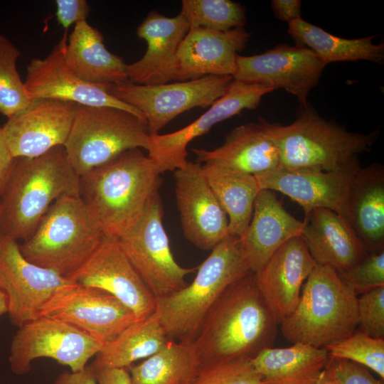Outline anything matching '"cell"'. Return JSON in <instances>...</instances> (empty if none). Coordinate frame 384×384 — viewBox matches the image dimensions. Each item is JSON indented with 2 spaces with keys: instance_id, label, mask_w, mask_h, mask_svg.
Here are the masks:
<instances>
[{
  "instance_id": "obj_8",
  "label": "cell",
  "mask_w": 384,
  "mask_h": 384,
  "mask_svg": "<svg viewBox=\"0 0 384 384\" xmlns=\"http://www.w3.org/2000/svg\"><path fill=\"white\" fill-rule=\"evenodd\" d=\"M149 146L146 119L119 108L76 104L63 146L73 169L81 176L127 150L148 151Z\"/></svg>"
},
{
  "instance_id": "obj_13",
  "label": "cell",
  "mask_w": 384,
  "mask_h": 384,
  "mask_svg": "<svg viewBox=\"0 0 384 384\" xmlns=\"http://www.w3.org/2000/svg\"><path fill=\"white\" fill-rule=\"evenodd\" d=\"M325 66L311 50L282 43L260 54L238 55L233 78L274 90L284 89L297 98L300 107H306Z\"/></svg>"
},
{
  "instance_id": "obj_11",
  "label": "cell",
  "mask_w": 384,
  "mask_h": 384,
  "mask_svg": "<svg viewBox=\"0 0 384 384\" xmlns=\"http://www.w3.org/2000/svg\"><path fill=\"white\" fill-rule=\"evenodd\" d=\"M105 343L61 320L40 316L18 327L14 336L9 361L16 375L29 372L31 363L48 358L66 366L73 372L87 366Z\"/></svg>"
},
{
  "instance_id": "obj_5",
  "label": "cell",
  "mask_w": 384,
  "mask_h": 384,
  "mask_svg": "<svg viewBox=\"0 0 384 384\" xmlns=\"http://www.w3.org/2000/svg\"><path fill=\"white\" fill-rule=\"evenodd\" d=\"M193 282L156 299V312L170 340L191 344L224 291L247 272L240 238L229 235L196 267Z\"/></svg>"
},
{
  "instance_id": "obj_42",
  "label": "cell",
  "mask_w": 384,
  "mask_h": 384,
  "mask_svg": "<svg viewBox=\"0 0 384 384\" xmlns=\"http://www.w3.org/2000/svg\"><path fill=\"white\" fill-rule=\"evenodd\" d=\"M272 9L276 17L288 23L302 18V3L299 0H272Z\"/></svg>"
},
{
  "instance_id": "obj_46",
  "label": "cell",
  "mask_w": 384,
  "mask_h": 384,
  "mask_svg": "<svg viewBox=\"0 0 384 384\" xmlns=\"http://www.w3.org/2000/svg\"><path fill=\"white\" fill-rule=\"evenodd\" d=\"M8 312L7 298L0 286V316Z\"/></svg>"
},
{
  "instance_id": "obj_44",
  "label": "cell",
  "mask_w": 384,
  "mask_h": 384,
  "mask_svg": "<svg viewBox=\"0 0 384 384\" xmlns=\"http://www.w3.org/2000/svg\"><path fill=\"white\" fill-rule=\"evenodd\" d=\"M53 384H98L95 373L90 366L77 372H64L60 374Z\"/></svg>"
},
{
  "instance_id": "obj_37",
  "label": "cell",
  "mask_w": 384,
  "mask_h": 384,
  "mask_svg": "<svg viewBox=\"0 0 384 384\" xmlns=\"http://www.w3.org/2000/svg\"><path fill=\"white\" fill-rule=\"evenodd\" d=\"M190 384H265L247 358L208 365L198 369Z\"/></svg>"
},
{
  "instance_id": "obj_45",
  "label": "cell",
  "mask_w": 384,
  "mask_h": 384,
  "mask_svg": "<svg viewBox=\"0 0 384 384\" xmlns=\"http://www.w3.org/2000/svg\"><path fill=\"white\" fill-rule=\"evenodd\" d=\"M94 373L98 384H132L127 368H104Z\"/></svg>"
},
{
  "instance_id": "obj_32",
  "label": "cell",
  "mask_w": 384,
  "mask_h": 384,
  "mask_svg": "<svg viewBox=\"0 0 384 384\" xmlns=\"http://www.w3.org/2000/svg\"><path fill=\"white\" fill-rule=\"evenodd\" d=\"M168 338L156 311L139 320L105 343L90 365L93 371L104 368H128L164 348Z\"/></svg>"
},
{
  "instance_id": "obj_9",
  "label": "cell",
  "mask_w": 384,
  "mask_h": 384,
  "mask_svg": "<svg viewBox=\"0 0 384 384\" xmlns=\"http://www.w3.org/2000/svg\"><path fill=\"white\" fill-rule=\"evenodd\" d=\"M163 204L159 193L148 201L136 225L117 238L124 254L155 299L186 286L185 277L196 267L186 268L174 259L163 225Z\"/></svg>"
},
{
  "instance_id": "obj_16",
  "label": "cell",
  "mask_w": 384,
  "mask_h": 384,
  "mask_svg": "<svg viewBox=\"0 0 384 384\" xmlns=\"http://www.w3.org/2000/svg\"><path fill=\"white\" fill-rule=\"evenodd\" d=\"M66 278L74 284L109 292L129 308L138 320L155 311V297L116 238L105 235L90 257Z\"/></svg>"
},
{
  "instance_id": "obj_10",
  "label": "cell",
  "mask_w": 384,
  "mask_h": 384,
  "mask_svg": "<svg viewBox=\"0 0 384 384\" xmlns=\"http://www.w3.org/2000/svg\"><path fill=\"white\" fill-rule=\"evenodd\" d=\"M233 80L229 75L156 85H139L127 80L110 85L108 92L141 112L153 136L178 114L193 107L210 106L224 95Z\"/></svg>"
},
{
  "instance_id": "obj_36",
  "label": "cell",
  "mask_w": 384,
  "mask_h": 384,
  "mask_svg": "<svg viewBox=\"0 0 384 384\" xmlns=\"http://www.w3.org/2000/svg\"><path fill=\"white\" fill-rule=\"evenodd\" d=\"M324 348L329 357L360 364L384 380V338H375L359 330Z\"/></svg>"
},
{
  "instance_id": "obj_7",
  "label": "cell",
  "mask_w": 384,
  "mask_h": 384,
  "mask_svg": "<svg viewBox=\"0 0 384 384\" xmlns=\"http://www.w3.org/2000/svg\"><path fill=\"white\" fill-rule=\"evenodd\" d=\"M105 234L80 196L56 200L19 244L28 261L67 277L94 252Z\"/></svg>"
},
{
  "instance_id": "obj_22",
  "label": "cell",
  "mask_w": 384,
  "mask_h": 384,
  "mask_svg": "<svg viewBox=\"0 0 384 384\" xmlns=\"http://www.w3.org/2000/svg\"><path fill=\"white\" fill-rule=\"evenodd\" d=\"M316 265L299 235L285 242L254 273L257 289L277 324L296 307L303 284Z\"/></svg>"
},
{
  "instance_id": "obj_38",
  "label": "cell",
  "mask_w": 384,
  "mask_h": 384,
  "mask_svg": "<svg viewBox=\"0 0 384 384\" xmlns=\"http://www.w3.org/2000/svg\"><path fill=\"white\" fill-rule=\"evenodd\" d=\"M339 276L357 296L384 286V249L369 252L357 265Z\"/></svg>"
},
{
  "instance_id": "obj_1",
  "label": "cell",
  "mask_w": 384,
  "mask_h": 384,
  "mask_svg": "<svg viewBox=\"0 0 384 384\" xmlns=\"http://www.w3.org/2000/svg\"><path fill=\"white\" fill-rule=\"evenodd\" d=\"M277 325L248 271L221 294L191 343L199 368L252 358L272 346Z\"/></svg>"
},
{
  "instance_id": "obj_19",
  "label": "cell",
  "mask_w": 384,
  "mask_h": 384,
  "mask_svg": "<svg viewBox=\"0 0 384 384\" xmlns=\"http://www.w3.org/2000/svg\"><path fill=\"white\" fill-rule=\"evenodd\" d=\"M76 104L53 99H34L1 127L14 158L39 156L64 146L71 129Z\"/></svg>"
},
{
  "instance_id": "obj_40",
  "label": "cell",
  "mask_w": 384,
  "mask_h": 384,
  "mask_svg": "<svg viewBox=\"0 0 384 384\" xmlns=\"http://www.w3.org/2000/svg\"><path fill=\"white\" fill-rule=\"evenodd\" d=\"M325 373L334 384H383L366 367L342 358L329 357Z\"/></svg>"
},
{
  "instance_id": "obj_25",
  "label": "cell",
  "mask_w": 384,
  "mask_h": 384,
  "mask_svg": "<svg viewBox=\"0 0 384 384\" xmlns=\"http://www.w3.org/2000/svg\"><path fill=\"white\" fill-rule=\"evenodd\" d=\"M301 234L316 264L343 274L361 262L368 252L348 220L325 208L305 215Z\"/></svg>"
},
{
  "instance_id": "obj_6",
  "label": "cell",
  "mask_w": 384,
  "mask_h": 384,
  "mask_svg": "<svg viewBox=\"0 0 384 384\" xmlns=\"http://www.w3.org/2000/svg\"><path fill=\"white\" fill-rule=\"evenodd\" d=\"M358 296L331 267L316 264L304 282L294 309L280 323L292 343L317 348L352 334L357 324Z\"/></svg>"
},
{
  "instance_id": "obj_34",
  "label": "cell",
  "mask_w": 384,
  "mask_h": 384,
  "mask_svg": "<svg viewBox=\"0 0 384 384\" xmlns=\"http://www.w3.org/2000/svg\"><path fill=\"white\" fill-rule=\"evenodd\" d=\"M180 13L190 28L226 31L244 27L246 22L245 7L230 0H183Z\"/></svg>"
},
{
  "instance_id": "obj_2",
  "label": "cell",
  "mask_w": 384,
  "mask_h": 384,
  "mask_svg": "<svg viewBox=\"0 0 384 384\" xmlns=\"http://www.w3.org/2000/svg\"><path fill=\"white\" fill-rule=\"evenodd\" d=\"M160 175L141 149L127 150L80 176V197L104 234L119 238L159 193Z\"/></svg>"
},
{
  "instance_id": "obj_43",
  "label": "cell",
  "mask_w": 384,
  "mask_h": 384,
  "mask_svg": "<svg viewBox=\"0 0 384 384\" xmlns=\"http://www.w3.org/2000/svg\"><path fill=\"white\" fill-rule=\"evenodd\" d=\"M14 161V158L8 148L0 127V198L11 175Z\"/></svg>"
},
{
  "instance_id": "obj_20",
  "label": "cell",
  "mask_w": 384,
  "mask_h": 384,
  "mask_svg": "<svg viewBox=\"0 0 384 384\" xmlns=\"http://www.w3.org/2000/svg\"><path fill=\"white\" fill-rule=\"evenodd\" d=\"M358 169L323 171L277 168L255 176L261 189L286 195L302 207L305 215L314 209L325 208L348 220L350 191Z\"/></svg>"
},
{
  "instance_id": "obj_33",
  "label": "cell",
  "mask_w": 384,
  "mask_h": 384,
  "mask_svg": "<svg viewBox=\"0 0 384 384\" xmlns=\"http://www.w3.org/2000/svg\"><path fill=\"white\" fill-rule=\"evenodd\" d=\"M127 369L132 384H190L199 364L191 344L170 340L160 351Z\"/></svg>"
},
{
  "instance_id": "obj_3",
  "label": "cell",
  "mask_w": 384,
  "mask_h": 384,
  "mask_svg": "<svg viewBox=\"0 0 384 384\" xmlns=\"http://www.w3.org/2000/svg\"><path fill=\"white\" fill-rule=\"evenodd\" d=\"M79 181L63 146L37 157L14 158L0 198V235L27 240L56 200L80 196Z\"/></svg>"
},
{
  "instance_id": "obj_12",
  "label": "cell",
  "mask_w": 384,
  "mask_h": 384,
  "mask_svg": "<svg viewBox=\"0 0 384 384\" xmlns=\"http://www.w3.org/2000/svg\"><path fill=\"white\" fill-rule=\"evenodd\" d=\"M71 284L68 278L28 261L18 241L0 235V286L12 324L18 328L40 317L52 297Z\"/></svg>"
},
{
  "instance_id": "obj_21",
  "label": "cell",
  "mask_w": 384,
  "mask_h": 384,
  "mask_svg": "<svg viewBox=\"0 0 384 384\" xmlns=\"http://www.w3.org/2000/svg\"><path fill=\"white\" fill-rule=\"evenodd\" d=\"M250 38L244 27L218 31L191 27L177 50L171 81H187L207 75L233 76L238 52Z\"/></svg>"
},
{
  "instance_id": "obj_14",
  "label": "cell",
  "mask_w": 384,
  "mask_h": 384,
  "mask_svg": "<svg viewBox=\"0 0 384 384\" xmlns=\"http://www.w3.org/2000/svg\"><path fill=\"white\" fill-rule=\"evenodd\" d=\"M41 316L70 324L105 344L139 321L109 292L74 283L55 294L43 307Z\"/></svg>"
},
{
  "instance_id": "obj_18",
  "label": "cell",
  "mask_w": 384,
  "mask_h": 384,
  "mask_svg": "<svg viewBox=\"0 0 384 384\" xmlns=\"http://www.w3.org/2000/svg\"><path fill=\"white\" fill-rule=\"evenodd\" d=\"M63 39L44 58H32L27 65L24 85L28 97L53 99L93 107H112L130 112L142 118L144 115L108 92L110 85L89 83L66 65Z\"/></svg>"
},
{
  "instance_id": "obj_17",
  "label": "cell",
  "mask_w": 384,
  "mask_h": 384,
  "mask_svg": "<svg viewBox=\"0 0 384 384\" xmlns=\"http://www.w3.org/2000/svg\"><path fill=\"white\" fill-rule=\"evenodd\" d=\"M201 166L188 161L174 171L175 196L184 237L198 249L211 250L230 235L229 223Z\"/></svg>"
},
{
  "instance_id": "obj_35",
  "label": "cell",
  "mask_w": 384,
  "mask_h": 384,
  "mask_svg": "<svg viewBox=\"0 0 384 384\" xmlns=\"http://www.w3.org/2000/svg\"><path fill=\"white\" fill-rule=\"evenodd\" d=\"M20 50L0 34V113L8 118L26 108L31 100L16 69Z\"/></svg>"
},
{
  "instance_id": "obj_30",
  "label": "cell",
  "mask_w": 384,
  "mask_h": 384,
  "mask_svg": "<svg viewBox=\"0 0 384 384\" xmlns=\"http://www.w3.org/2000/svg\"><path fill=\"white\" fill-rule=\"evenodd\" d=\"M288 25V33L296 46L311 50L325 65L334 62L358 60L381 64L384 60V44L374 43L375 36L344 38L302 18Z\"/></svg>"
},
{
  "instance_id": "obj_4",
  "label": "cell",
  "mask_w": 384,
  "mask_h": 384,
  "mask_svg": "<svg viewBox=\"0 0 384 384\" xmlns=\"http://www.w3.org/2000/svg\"><path fill=\"white\" fill-rule=\"evenodd\" d=\"M268 128L279 149V168L323 171L358 169V155L369 151L380 134L377 130L349 132L325 119L309 105L300 107L292 124L268 122Z\"/></svg>"
},
{
  "instance_id": "obj_41",
  "label": "cell",
  "mask_w": 384,
  "mask_h": 384,
  "mask_svg": "<svg viewBox=\"0 0 384 384\" xmlns=\"http://www.w3.org/2000/svg\"><path fill=\"white\" fill-rule=\"evenodd\" d=\"M55 3L57 21L66 30L73 23L87 21L90 14V7L85 0H56Z\"/></svg>"
},
{
  "instance_id": "obj_24",
  "label": "cell",
  "mask_w": 384,
  "mask_h": 384,
  "mask_svg": "<svg viewBox=\"0 0 384 384\" xmlns=\"http://www.w3.org/2000/svg\"><path fill=\"white\" fill-rule=\"evenodd\" d=\"M304 222L292 215L274 191L261 189L254 203L251 220L239 237L244 262L255 273L289 239L299 236Z\"/></svg>"
},
{
  "instance_id": "obj_31",
  "label": "cell",
  "mask_w": 384,
  "mask_h": 384,
  "mask_svg": "<svg viewBox=\"0 0 384 384\" xmlns=\"http://www.w3.org/2000/svg\"><path fill=\"white\" fill-rule=\"evenodd\" d=\"M202 171L229 223V234L240 237L252 218L255 198L261 190L253 175L213 163H204Z\"/></svg>"
},
{
  "instance_id": "obj_15",
  "label": "cell",
  "mask_w": 384,
  "mask_h": 384,
  "mask_svg": "<svg viewBox=\"0 0 384 384\" xmlns=\"http://www.w3.org/2000/svg\"><path fill=\"white\" fill-rule=\"evenodd\" d=\"M272 91L270 87L233 79L224 95L195 121L174 132L150 136L148 156L160 174L183 168L188 162L187 146L192 140L243 110L256 109L263 96Z\"/></svg>"
},
{
  "instance_id": "obj_29",
  "label": "cell",
  "mask_w": 384,
  "mask_h": 384,
  "mask_svg": "<svg viewBox=\"0 0 384 384\" xmlns=\"http://www.w3.org/2000/svg\"><path fill=\"white\" fill-rule=\"evenodd\" d=\"M268 347L250 358L265 384H317L329 361L325 348L301 343Z\"/></svg>"
},
{
  "instance_id": "obj_28",
  "label": "cell",
  "mask_w": 384,
  "mask_h": 384,
  "mask_svg": "<svg viewBox=\"0 0 384 384\" xmlns=\"http://www.w3.org/2000/svg\"><path fill=\"white\" fill-rule=\"evenodd\" d=\"M348 220L368 252L384 249V168L374 163L354 176Z\"/></svg>"
},
{
  "instance_id": "obj_39",
  "label": "cell",
  "mask_w": 384,
  "mask_h": 384,
  "mask_svg": "<svg viewBox=\"0 0 384 384\" xmlns=\"http://www.w3.org/2000/svg\"><path fill=\"white\" fill-rule=\"evenodd\" d=\"M357 324L368 335L384 338V286L358 296Z\"/></svg>"
},
{
  "instance_id": "obj_47",
  "label": "cell",
  "mask_w": 384,
  "mask_h": 384,
  "mask_svg": "<svg viewBox=\"0 0 384 384\" xmlns=\"http://www.w3.org/2000/svg\"><path fill=\"white\" fill-rule=\"evenodd\" d=\"M317 384H334V382L326 375L325 373V370L324 371V373L318 382Z\"/></svg>"
},
{
  "instance_id": "obj_26",
  "label": "cell",
  "mask_w": 384,
  "mask_h": 384,
  "mask_svg": "<svg viewBox=\"0 0 384 384\" xmlns=\"http://www.w3.org/2000/svg\"><path fill=\"white\" fill-rule=\"evenodd\" d=\"M193 151L201 164L213 163L255 176L277 169L280 163L268 122L262 118L235 127L214 149H193Z\"/></svg>"
},
{
  "instance_id": "obj_27",
  "label": "cell",
  "mask_w": 384,
  "mask_h": 384,
  "mask_svg": "<svg viewBox=\"0 0 384 384\" xmlns=\"http://www.w3.org/2000/svg\"><path fill=\"white\" fill-rule=\"evenodd\" d=\"M103 36L87 21L75 24L64 49L67 67L82 80L95 85H114L127 80V64L110 52Z\"/></svg>"
},
{
  "instance_id": "obj_23",
  "label": "cell",
  "mask_w": 384,
  "mask_h": 384,
  "mask_svg": "<svg viewBox=\"0 0 384 384\" xmlns=\"http://www.w3.org/2000/svg\"><path fill=\"white\" fill-rule=\"evenodd\" d=\"M189 29L181 13L169 18L151 11L137 29L138 37L146 42V50L140 60L127 64L128 80L139 85L170 82L178 48Z\"/></svg>"
}]
</instances>
